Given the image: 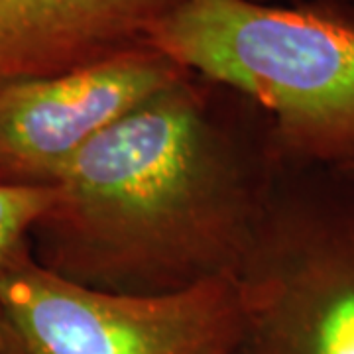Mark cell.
I'll use <instances>...</instances> for the list:
<instances>
[{"instance_id":"obj_1","label":"cell","mask_w":354,"mask_h":354,"mask_svg":"<svg viewBox=\"0 0 354 354\" xmlns=\"http://www.w3.org/2000/svg\"><path fill=\"white\" fill-rule=\"evenodd\" d=\"M283 165L264 109L187 73L69 164L30 248L53 274L114 293L236 278Z\"/></svg>"},{"instance_id":"obj_2","label":"cell","mask_w":354,"mask_h":354,"mask_svg":"<svg viewBox=\"0 0 354 354\" xmlns=\"http://www.w3.org/2000/svg\"><path fill=\"white\" fill-rule=\"evenodd\" d=\"M146 41L264 109L286 164L354 160V6L176 0Z\"/></svg>"},{"instance_id":"obj_3","label":"cell","mask_w":354,"mask_h":354,"mask_svg":"<svg viewBox=\"0 0 354 354\" xmlns=\"http://www.w3.org/2000/svg\"><path fill=\"white\" fill-rule=\"evenodd\" d=\"M234 279L236 354H354V171L283 165Z\"/></svg>"},{"instance_id":"obj_4","label":"cell","mask_w":354,"mask_h":354,"mask_svg":"<svg viewBox=\"0 0 354 354\" xmlns=\"http://www.w3.org/2000/svg\"><path fill=\"white\" fill-rule=\"evenodd\" d=\"M22 354H236L244 309L234 278L160 295L91 290L50 272L30 239L0 278Z\"/></svg>"},{"instance_id":"obj_5","label":"cell","mask_w":354,"mask_h":354,"mask_svg":"<svg viewBox=\"0 0 354 354\" xmlns=\"http://www.w3.org/2000/svg\"><path fill=\"white\" fill-rule=\"evenodd\" d=\"M187 73L144 41L65 73L0 85V183L55 187L93 140Z\"/></svg>"},{"instance_id":"obj_6","label":"cell","mask_w":354,"mask_h":354,"mask_svg":"<svg viewBox=\"0 0 354 354\" xmlns=\"http://www.w3.org/2000/svg\"><path fill=\"white\" fill-rule=\"evenodd\" d=\"M176 0H0V85L65 73L146 41Z\"/></svg>"},{"instance_id":"obj_7","label":"cell","mask_w":354,"mask_h":354,"mask_svg":"<svg viewBox=\"0 0 354 354\" xmlns=\"http://www.w3.org/2000/svg\"><path fill=\"white\" fill-rule=\"evenodd\" d=\"M55 201V187H24L0 183V278L12 252L22 246L32 228ZM0 354H22L14 330L0 305Z\"/></svg>"},{"instance_id":"obj_8","label":"cell","mask_w":354,"mask_h":354,"mask_svg":"<svg viewBox=\"0 0 354 354\" xmlns=\"http://www.w3.org/2000/svg\"><path fill=\"white\" fill-rule=\"evenodd\" d=\"M266 4H288V6H354V0H254Z\"/></svg>"},{"instance_id":"obj_9","label":"cell","mask_w":354,"mask_h":354,"mask_svg":"<svg viewBox=\"0 0 354 354\" xmlns=\"http://www.w3.org/2000/svg\"><path fill=\"white\" fill-rule=\"evenodd\" d=\"M341 167H346V169H351V171H354V160H353V162H348V164L341 165Z\"/></svg>"}]
</instances>
